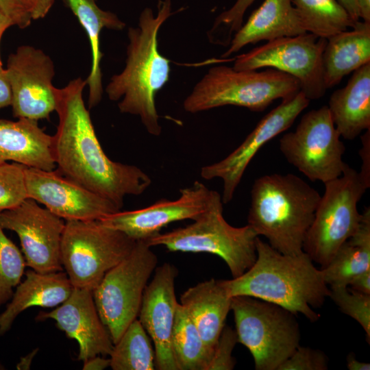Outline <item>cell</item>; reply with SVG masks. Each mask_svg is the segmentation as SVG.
I'll list each match as a JSON object with an SVG mask.
<instances>
[{"label": "cell", "mask_w": 370, "mask_h": 370, "mask_svg": "<svg viewBox=\"0 0 370 370\" xmlns=\"http://www.w3.org/2000/svg\"><path fill=\"white\" fill-rule=\"evenodd\" d=\"M86 86V79L79 77L54 88L58 124L51 151L56 170L121 209L127 196L142 195L152 180L139 167L113 161L106 154L84 104Z\"/></svg>", "instance_id": "cell-1"}, {"label": "cell", "mask_w": 370, "mask_h": 370, "mask_svg": "<svg viewBox=\"0 0 370 370\" xmlns=\"http://www.w3.org/2000/svg\"><path fill=\"white\" fill-rule=\"evenodd\" d=\"M256 259L241 275L221 280L230 297L246 295L273 303L311 322L320 318L313 308L323 306L330 289L321 269L304 251L284 254L256 238Z\"/></svg>", "instance_id": "cell-2"}, {"label": "cell", "mask_w": 370, "mask_h": 370, "mask_svg": "<svg viewBox=\"0 0 370 370\" xmlns=\"http://www.w3.org/2000/svg\"><path fill=\"white\" fill-rule=\"evenodd\" d=\"M157 8L156 14L145 8L138 26L129 29L125 68L114 75L106 87L108 98L119 101L121 113L139 116L147 132L156 136L161 134L162 127L155 97L170 75V60L158 51V34L173 14L170 0H159Z\"/></svg>", "instance_id": "cell-3"}, {"label": "cell", "mask_w": 370, "mask_h": 370, "mask_svg": "<svg viewBox=\"0 0 370 370\" xmlns=\"http://www.w3.org/2000/svg\"><path fill=\"white\" fill-rule=\"evenodd\" d=\"M320 198L315 188L293 173L262 175L251 190L247 224L279 252L299 254Z\"/></svg>", "instance_id": "cell-4"}, {"label": "cell", "mask_w": 370, "mask_h": 370, "mask_svg": "<svg viewBox=\"0 0 370 370\" xmlns=\"http://www.w3.org/2000/svg\"><path fill=\"white\" fill-rule=\"evenodd\" d=\"M300 91L299 81L281 71H236L227 66L208 70L183 103L184 109L197 113L232 105L254 112L264 110L276 99H284Z\"/></svg>", "instance_id": "cell-5"}, {"label": "cell", "mask_w": 370, "mask_h": 370, "mask_svg": "<svg viewBox=\"0 0 370 370\" xmlns=\"http://www.w3.org/2000/svg\"><path fill=\"white\" fill-rule=\"evenodd\" d=\"M221 195L208 209L185 227L160 233L146 241L169 251L209 253L222 258L233 278L241 275L256 259V232L248 224L234 227L223 215Z\"/></svg>", "instance_id": "cell-6"}, {"label": "cell", "mask_w": 370, "mask_h": 370, "mask_svg": "<svg viewBox=\"0 0 370 370\" xmlns=\"http://www.w3.org/2000/svg\"><path fill=\"white\" fill-rule=\"evenodd\" d=\"M238 343L253 356L256 370H278L299 345L296 314L283 307L246 295L232 297Z\"/></svg>", "instance_id": "cell-7"}, {"label": "cell", "mask_w": 370, "mask_h": 370, "mask_svg": "<svg viewBox=\"0 0 370 370\" xmlns=\"http://www.w3.org/2000/svg\"><path fill=\"white\" fill-rule=\"evenodd\" d=\"M137 241L99 220L66 221L60 248L62 267L74 288L93 291Z\"/></svg>", "instance_id": "cell-8"}, {"label": "cell", "mask_w": 370, "mask_h": 370, "mask_svg": "<svg viewBox=\"0 0 370 370\" xmlns=\"http://www.w3.org/2000/svg\"><path fill=\"white\" fill-rule=\"evenodd\" d=\"M324 185V193L303 245V251L321 269L330 262L358 228L362 213L358 210V203L368 188L359 172L348 164L340 177Z\"/></svg>", "instance_id": "cell-9"}, {"label": "cell", "mask_w": 370, "mask_h": 370, "mask_svg": "<svg viewBox=\"0 0 370 370\" xmlns=\"http://www.w3.org/2000/svg\"><path fill=\"white\" fill-rule=\"evenodd\" d=\"M151 247L138 241L131 253L109 270L92 291L99 317L114 344L138 316L145 289L158 262Z\"/></svg>", "instance_id": "cell-10"}, {"label": "cell", "mask_w": 370, "mask_h": 370, "mask_svg": "<svg viewBox=\"0 0 370 370\" xmlns=\"http://www.w3.org/2000/svg\"><path fill=\"white\" fill-rule=\"evenodd\" d=\"M327 106L304 114L294 132L284 134L279 148L286 160L312 182L325 184L340 177L347 164Z\"/></svg>", "instance_id": "cell-11"}, {"label": "cell", "mask_w": 370, "mask_h": 370, "mask_svg": "<svg viewBox=\"0 0 370 370\" xmlns=\"http://www.w3.org/2000/svg\"><path fill=\"white\" fill-rule=\"evenodd\" d=\"M327 39L310 33L268 41L236 57L233 69L252 71L273 68L295 77L300 90L309 99L322 97L327 90L323 70V53Z\"/></svg>", "instance_id": "cell-12"}, {"label": "cell", "mask_w": 370, "mask_h": 370, "mask_svg": "<svg viewBox=\"0 0 370 370\" xmlns=\"http://www.w3.org/2000/svg\"><path fill=\"white\" fill-rule=\"evenodd\" d=\"M0 224L18 236L26 266L39 273L62 271V219L27 198L18 206L0 212Z\"/></svg>", "instance_id": "cell-13"}, {"label": "cell", "mask_w": 370, "mask_h": 370, "mask_svg": "<svg viewBox=\"0 0 370 370\" xmlns=\"http://www.w3.org/2000/svg\"><path fill=\"white\" fill-rule=\"evenodd\" d=\"M5 69L13 116L37 121L49 119L56 110L52 84L55 70L51 58L40 49L22 45L9 56Z\"/></svg>", "instance_id": "cell-14"}, {"label": "cell", "mask_w": 370, "mask_h": 370, "mask_svg": "<svg viewBox=\"0 0 370 370\" xmlns=\"http://www.w3.org/2000/svg\"><path fill=\"white\" fill-rule=\"evenodd\" d=\"M310 100L300 90L295 95L282 99L258 122L243 142L221 160L203 166L202 178H219L223 182V204L230 202L249 162L269 140L289 128Z\"/></svg>", "instance_id": "cell-15"}, {"label": "cell", "mask_w": 370, "mask_h": 370, "mask_svg": "<svg viewBox=\"0 0 370 370\" xmlns=\"http://www.w3.org/2000/svg\"><path fill=\"white\" fill-rule=\"evenodd\" d=\"M180 197L175 200L162 199L143 208L119 210L99 221L104 225L119 230L136 241L146 242L173 222L195 220L220 195L218 192L209 189L199 181L180 189Z\"/></svg>", "instance_id": "cell-16"}, {"label": "cell", "mask_w": 370, "mask_h": 370, "mask_svg": "<svg viewBox=\"0 0 370 370\" xmlns=\"http://www.w3.org/2000/svg\"><path fill=\"white\" fill-rule=\"evenodd\" d=\"M27 197L65 221H92L121 210L110 200L95 193L56 169L25 166Z\"/></svg>", "instance_id": "cell-17"}, {"label": "cell", "mask_w": 370, "mask_h": 370, "mask_svg": "<svg viewBox=\"0 0 370 370\" xmlns=\"http://www.w3.org/2000/svg\"><path fill=\"white\" fill-rule=\"evenodd\" d=\"M177 269L165 262L156 267L145 289L138 320L151 338L159 370H178L172 348V334L178 302L175 280Z\"/></svg>", "instance_id": "cell-18"}, {"label": "cell", "mask_w": 370, "mask_h": 370, "mask_svg": "<svg viewBox=\"0 0 370 370\" xmlns=\"http://www.w3.org/2000/svg\"><path fill=\"white\" fill-rule=\"evenodd\" d=\"M38 319H53L57 327L79 345L78 360L110 355L114 346L110 334L97 310L92 291L74 288L60 306Z\"/></svg>", "instance_id": "cell-19"}, {"label": "cell", "mask_w": 370, "mask_h": 370, "mask_svg": "<svg viewBox=\"0 0 370 370\" xmlns=\"http://www.w3.org/2000/svg\"><path fill=\"white\" fill-rule=\"evenodd\" d=\"M306 33L291 0H264L232 38L226 58L248 44Z\"/></svg>", "instance_id": "cell-20"}, {"label": "cell", "mask_w": 370, "mask_h": 370, "mask_svg": "<svg viewBox=\"0 0 370 370\" xmlns=\"http://www.w3.org/2000/svg\"><path fill=\"white\" fill-rule=\"evenodd\" d=\"M51 143L52 136L46 134L37 121L0 119V164L12 161L28 167L54 170Z\"/></svg>", "instance_id": "cell-21"}, {"label": "cell", "mask_w": 370, "mask_h": 370, "mask_svg": "<svg viewBox=\"0 0 370 370\" xmlns=\"http://www.w3.org/2000/svg\"><path fill=\"white\" fill-rule=\"evenodd\" d=\"M73 288L67 274L62 271L39 273L27 270L25 280L16 286L10 303L0 314V336L10 330L23 311L34 306H59L69 298Z\"/></svg>", "instance_id": "cell-22"}, {"label": "cell", "mask_w": 370, "mask_h": 370, "mask_svg": "<svg viewBox=\"0 0 370 370\" xmlns=\"http://www.w3.org/2000/svg\"><path fill=\"white\" fill-rule=\"evenodd\" d=\"M327 106L344 139L354 140L370 129V62L354 71L345 87L333 92Z\"/></svg>", "instance_id": "cell-23"}, {"label": "cell", "mask_w": 370, "mask_h": 370, "mask_svg": "<svg viewBox=\"0 0 370 370\" xmlns=\"http://www.w3.org/2000/svg\"><path fill=\"white\" fill-rule=\"evenodd\" d=\"M232 297L221 280L198 283L181 295L180 304L187 310L206 345L212 352L231 310Z\"/></svg>", "instance_id": "cell-24"}, {"label": "cell", "mask_w": 370, "mask_h": 370, "mask_svg": "<svg viewBox=\"0 0 370 370\" xmlns=\"http://www.w3.org/2000/svg\"><path fill=\"white\" fill-rule=\"evenodd\" d=\"M352 29L327 39L323 53V79L327 89L370 62V23L358 21Z\"/></svg>", "instance_id": "cell-25"}, {"label": "cell", "mask_w": 370, "mask_h": 370, "mask_svg": "<svg viewBox=\"0 0 370 370\" xmlns=\"http://www.w3.org/2000/svg\"><path fill=\"white\" fill-rule=\"evenodd\" d=\"M85 30L90 43L91 66L86 78L88 86V108L97 106L102 98V74L100 63V35L104 28L122 30L125 27L115 14L100 8L95 0H64Z\"/></svg>", "instance_id": "cell-26"}, {"label": "cell", "mask_w": 370, "mask_h": 370, "mask_svg": "<svg viewBox=\"0 0 370 370\" xmlns=\"http://www.w3.org/2000/svg\"><path fill=\"white\" fill-rule=\"evenodd\" d=\"M370 269V208H365L356 232L337 250L330 262L321 269L326 284L347 286L358 274Z\"/></svg>", "instance_id": "cell-27"}, {"label": "cell", "mask_w": 370, "mask_h": 370, "mask_svg": "<svg viewBox=\"0 0 370 370\" xmlns=\"http://www.w3.org/2000/svg\"><path fill=\"white\" fill-rule=\"evenodd\" d=\"M178 370H208L213 352L204 342L185 308L178 303L172 334Z\"/></svg>", "instance_id": "cell-28"}, {"label": "cell", "mask_w": 370, "mask_h": 370, "mask_svg": "<svg viewBox=\"0 0 370 370\" xmlns=\"http://www.w3.org/2000/svg\"><path fill=\"white\" fill-rule=\"evenodd\" d=\"M306 32L328 39L353 28L354 21L337 0H291Z\"/></svg>", "instance_id": "cell-29"}, {"label": "cell", "mask_w": 370, "mask_h": 370, "mask_svg": "<svg viewBox=\"0 0 370 370\" xmlns=\"http://www.w3.org/2000/svg\"><path fill=\"white\" fill-rule=\"evenodd\" d=\"M110 356L113 370H153L156 354L151 339L138 319L114 344Z\"/></svg>", "instance_id": "cell-30"}, {"label": "cell", "mask_w": 370, "mask_h": 370, "mask_svg": "<svg viewBox=\"0 0 370 370\" xmlns=\"http://www.w3.org/2000/svg\"><path fill=\"white\" fill-rule=\"evenodd\" d=\"M3 230L0 224V308L11 299L26 266L22 253Z\"/></svg>", "instance_id": "cell-31"}, {"label": "cell", "mask_w": 370, "mask_h": 370, "mask_svg": "<svg viewBox=\"0 0 370 370\" xmlns=\"http://www.w3.org/2000/svg\"><path fill=\"white\" fill-rule=\"evenodd\" d=\"M330 297L345 314L356 320L364 329L370 341V295L358 292L347 286H330Z\"/></svg>", "instance_id": "cell-32"}, {"label": "cell", "mask_w": 370, "mask_h": 370, "mask_svg": "<svg viewBox=\"0 0 370 370\" xmlns=\"http://www.w3.org/2000/svg\"><path fill=\"white\" fill-rule=\"evenodd\" d=\"M25 168L14 162L0 164V212L18 206L28 198Z\"/></svg>", "instance_id": "cell-33"}, {"label": "cell", "mask_w": 370, "mask_h": 370, "mask_svg": "<svg viewBox=\"0 0 370 370\" xmlns=\"http://www.w3.org/2000/svg\"><path fill=\"white\" fill-rule=\"evenodd\" d=\"M255 0H236L232 7L220 14L210 31L213 42L228 45L232 36L243 25V16Z\"/></svg>", "instance_id": "cell-34"}, {"label": "cell", "mask_w": 370, "mask_h": 370, "mask_svg": "<svg viewBox=\"0 0 370 370\" xmlns=\"http://www.w3.org/2000/svg\"><path fill=\"white\" fill-rule=\"evenodd\" d=\"M328 360L323 352L308 347H297L278 370H326Z\"/></svg>", "instance_id": "cell-35"}, {"label": "cell", "mask_w": 370, "mask_h": 370, "mask_svg": "<svg viewBox=\"0 0 370 370\" xmlns=\"http://www.w3.org/2000/svg\"><path fill=\"white\" fill-rule=\"evenodd\" d=\"M238 343L235 330L224 326L214 347L208 370H232L235 366L232 351Z\"/></svg>", "instance_id": "cell-36"}, {"label": "cell", "mask_w": 370, "mask_h": 370, "mask_svg": "<svg viewBox=\"0 0 370 370\" xmlns=\"http://www.w3.org/2000/svg\"><path fill=\"white\" fill-rule=\"evenodd\" d=\"M0 11L12 26L24 29L32 23L29 6L26 0H0Z\"/></svg>", "instance_id": "cell-37"}, {"label": "cell", "mask_w": 370, "mask_h": 370, "mask_svg": "<svg viewBox=\"0 0 370 370\" xmlns=\"http://www.w3.org/2000/svg\"><path fill=\"white\" fill-rule=\"evenodd\" d=\"M370 129L361 137L362 147L359 154L362 160L361 170L359 174L366 186H370Z\"/></svg>", "instance_id": "cell-38"}, {"label": "cell", "mask_w": 370, "mask_h": 370, "mask_svg": "<svg viewBox=\"0 0 370 370\" xmlns=\"http://www.w3.org/2000/svg\"><path fill=\"white\" fill-rule=\"evenodd\" d=\"M32 20L44 18L53 6L55 0H26Z\"/></svg>", "instance_id": "cell-39"}, {"label": "cell", "mask_w": 370, "mask_h": 370, "mask_svg": "<svg viewBox=\"0 0 370 370\" xmlns=\"http://www.w3.org/2000/svg\"><path fill=\"white\" fill-rule=\"evenodd\" d=\"M12 104V90L5 69H0V110Z\"/></svg>", "instance_id": "cell-40"}, {"label": "cell", "mask_w": 370, "mask_h": 370, "mask_svg": "<svg viewBox=\"0 0 370 370\" xmlns=\"http://www.w3.org/2000/svg\"><path fill=\"white\" fill-rule=\"evenodd\" d=\"M349 285L353 290L370 295V269L354 278Z\"/></svg>", "instance_id": "cell-41"}, {"label": "cell", "mask_w": 370, "mask_h": 370, "mask_svg": "<svg viewBox=\"0 0 370 370\" xmlns=\"http://www.w3.org/2000/svg\"><path fill=\"white\" fill-rule=\"evenodd\" d=\"M110 367V359L95 356L84 361V370H103Z\"/></svg>", "instance_id": "cell-42"}, {"label": "cell", "mask_w": 370, "mask_h": 370, "mask_svg": "<svg viewBox=\"0 0 370 370\" xmlns=\"http://www.w3.org/2000/svg\"><path fill=\"white\" fill-rule=\"evenodd\" d=\"M338 3L345 9L350 17L354 21H358L360 18V11L358 0H337Z\"/></svg>", "instance_id": "cell-43"}, {"label": "cell", "mask_w": 370, "mask_h": 370, "mask_svg": "<svg viewBox=\"0 0 370 370\" xmlns=\"http://www.w3.org/2000/svg\"><path fill=\"white\" fill-rule=\"evenodd\" d=\"M347 367L349 370H369L370 364L356 359L353 353H349L347 357Z\"/></svg>", "instance_id": "cell-44"}, {"label": "cell", "mask_w": 370, "mask_h": 370, "mask_svg": "<svg viewBox=\"0 0 370 370\" xmlns=\"http://www.w3.org/2000/svg\"><path fill=\"white\" fill-rule=\"evenodd\" d=\"M360 18L363 21L370 23V0H358Z\"/></svg>", "instance_id": "cell-45"}, {"label": "cell", "mask_w": 370, "mask_h": 370, "mask_svg": "<svg viewBox=\"0 0 370 370\" xmlns=\"http://www.w3.org/2000/svg\"><path fill=\"white\" fill-rule=\"evenodd\" d=\"M37 350H34L32 352L22 358L20 362L18 363L16 367L18 369H29L32 358L36 354Z\"/></svg>", "instance_id": "cell-46"}, {"label": "cell", "mask_w": 370, "mask_h": 370, "mask_svg": "<svg viewBox=\"0 0 370 370\" xmlns=\"http://www.w3.org/2000/svg\"><path fill=\"white\" fill-rule=\"evenodd\" d=\"M12 25L10 20L0 11V38L5 31Z\"/></svg>", "instance_id": "cell-47"}, {"label": "cell", "mask_w": 370, "mask_h": 370, "mask_svg": "<svg viewBox=\"0 0 370 370\" xmlns=\"http://www.w3.org/2000/svg\"><path fill=\"white\" fill-rule=\"evenodd\" d=\"M1 38H0V42H1ZM1 68H3V66H2V62H1V55H0V69H1Z\"/></svg>", "instance_id": "cell-48"}]
</instances>
